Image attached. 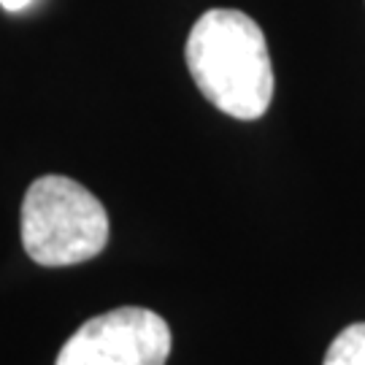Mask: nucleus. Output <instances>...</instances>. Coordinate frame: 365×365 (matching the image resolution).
Listing matches in <instances>:
<instances>
[{
  "instance_id": "obj_1",
  "label": "nucleus",
  "mask_w": 365,
  "mask_h": 365,
  "mask_svg": "<svg viewBox=\"0 0 365 365\" xmlns=\"http://www.w3.org/2000/svg\"><path fill=\"white\" fill-rule=\"evenodd\" d=\"M200 95L241 122L260 119L274 98V68L260 25L235 9L200 14L184 46Z\"/></svg>"
},
{
  "instance_id": "obj_5",
  "label": "nucleus",
  "mask_w": 365,
  "mask_h": 365,
  "mask_svg": "<svg viewBox=\"0 0 365 365\" xmlns=\"http://www.w3.org/2000/svg\"><path fill=\"white\" fill-rule=\"evenodd\" d=\"M30 3H33V0H0V6H3L6 11H22Z\"/></svg>"
},
{
  "instance_id": "obj_4",
  "label": "nucleus",
  "mask_w": 365,
  "mask_h": 365,
  "mask_svg": "<svg viewBox=\"0 0 365 365\" xmlns=\"http://www.w3.org/2000/svg\"><path fill=\"white\" fill-rule=\"evenodd\" d=\"M322 365H365V322L344 327L330 341Z\"/></svg>"
},
{
  "instance_id": "obj_2",
  "label": "nucleus",
  "mask_w": 365,
  "mask_h": 365,
  "mask_svg": "<svg viewBox=\"0 0 365 365\" xmlns=\"http://www.w3.org/2000/svg\"><path fill=\"white\" fill-rule=\"evenodd\" d=\"M108 244V214L87 187L68 176H41L22 200V247L46 268L98 257Z\"/></svg>"
},
{
  "instance_id": "obj_3",
  "label": "nucleus",
  "mask_w": 365,
  "mask_h": 365,
  "mask_svg": "<svg viewBox=\"0 0 365 365\" xmlns=\"http://www.w3.org/2000/svg\"><path fill=\"white\" fill-rule=\"evenodd\" d=\"M170 327L160 314L122 306L87 319L63 344L54 365H165Z\"/></svg>"
}]
</instances>
